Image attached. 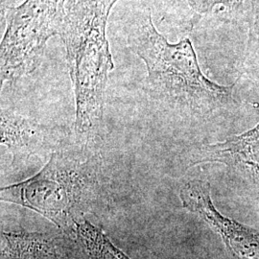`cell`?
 <instances>
[{
    "label": "cell",
    "instance_id": "cell-1",
    "mask_svg": "<svg viewBox=\"0 0 259 259\" xmlns=\"http://www.w3.org/2000/svg\"><path fill=\"white\" fill-rule=\"evenodd\" d=\"M131 49L145 63L149 95L184 114L207 116L233 102V88L220 85L202 72L188 38L170 44L155 27L151 13L139 17L128 35Z\"/></svg>",
    "mask_w": 259,
    "mask_h": 259
},
{
    "label": "cell",
    "instance_id": "cell-2",
    "mask_svg": "<svg viewBox=\"0 0 259 259\" xmlns=\"http://www.w3.org/2000/svg\"><path fill=\"white\" fill-rule=\"evenodd\" d=\"M111 9L104 0H69L60 37L76 101L75 132L96 138L104 120V97L114 65L106 35Z\"/></svg>",
    "mask_w": 259,
    "mask_h": 259
},
{
    "label": "cell",
    "instance_id": "cell-3",
    "mask_svg": "<svg viewBox=\"0 0 259 259\" xmlns=\"http://www.w3.org/2000/svg\"><path fill=\"white\" fill-rule=\"evenodd\" d=\"M98 156L84 149H57L35 176L1 188L2 202L19 204L47 217L65 232H76L96 197Z\"/></svg>",
    "mask_w": 259,
    "mask_h": 259
},
{
    "label": "cell",
    "instance_id": "cell-4",
    "mask_svg": "<svg viewBox=\"0 0 259 259\" xmlns=\"http://www.w3.org/2000/svg\"><path fill=\"white\" fill-rule=\"evenodd\" d=\"M67 0H25L5 12L0 47L1 83L33 73L41 64L47 41L60 35Z\"/></svg>",
    "mask_w": 259,
    "mask_h": 259
},
{
    "label": "cell",
    "instance_id": "cell-5",
    "mask_svg": "<svg viewBox=\"0 0 259 259\" xmlns=\"http://www.w3.org/2000/svg\"><path fill=\"white\" fill-rule=\"evenodd\" d=\"M183 206L198 215L222 237L234 259H259V231L224 216L214 206L210 185L194 180L181 189Z\"/></svg>",
    "mask_w": 259,
    "mask_h": 259
},
{
    "label": "cell",
    "instance_id": "cell-6",
    "mask_svg": "<svg viewBox=\"0 0 259 259\" xmlns=\"http://www.w3.org/2000/svg\"><path fill=\"white\" fill-rule=\"evenodd\" d=\"M55 132L50 127L15 112L1 111V144L13 155V162L27 159L54 145Z\"/></svg>",
    "mask_w": 259,
    "mask_h": 259
},
{
    "label": "cell",
    "instance_id": "cell-7",
    "mask_svg": "<svg viewBox=\"0 0 259 259\" xmlns=\"http://www.w3.org/2000/svg\"><path fill=\"white\" fill-rule=\"evenodd\" d=\"M200 158L192 165L202 162H221L238 169L250 181L259 185V124L240 136L202 149Z\"/></svg>",
    "mask_w": 259,
    "mask_h": 259
},
{
    "label": "cell",
    "instance_id": "cell-8",
    "mask_svg": "<svg viewBox=\"0 0 259 259\" xmlns=\"http://www.w3.org/2000/svg\"><path fill=\"white\" fill-rule=\"evenodd\" d=\"M1 259H70L62 236L38 232H1Z\"/></svg>",
    "mask_w": 259,
    "mask_h": 259
},
{
    "label": "cell",
    "instance_id": "cell-9",
    "mask_svg": "<svg viewBox=\"0 0 259 259\" xmlns=\"http://www.w3.org/2000/svg\"><path fill=\"white\" fill-rule=\"evenodd\" d=\"M75 233L93 259H130L112 245L100 229L85 219L77 225Z\"/></svg>",
    "mask_w": 259,
    "mask_h": 259
},
{
    "label": "cell",
    "instance_id": "cell-10",
    "mask_svg": "<svg viewBox=\"0 0 259 259\" xmlns=\"http://www.w3.org/2000/svg\"><path fill=\"white\" fill-rule=\"evenodd\" d=\"M249 36L245 51V65L250 74L259 80V0L248 1Z\"/></svg>",
    "mask_w": 259,
    "mask_h": 259
},
{
    "label": "cell",
    "instance_id": "cell-11",
    "mask_svg": "<svg viewBox=\"0 0 259 259\" xmlns=\"http://www.w3.org/2000/svg\"><path fill=\"white\" fill-rule=\"evenodd\" d=\"M244 0H188L189 7L199 15H203L212 11L217 5H223L228 8L240 6Z\"/></svg>",
    "mask_w": 259,
    "mask_h": 259
},
{
    "label": "cell",
    "instance_id": "cell-12",
    "mask_svg": "<svg viewBox=\"0 0 259 259\" xmlns=\"http://www.w3.org/2000/svg\"><path fill=\"white\" fill-rule=\"evenodd\" d=\"M106 2V4L112 9L113 5L118 1V0H104ZM163 3L165 4V6L168 8H171L173 10H180L182 9L185 4H188V0H162ZM189 6V4H188Z\"/></svg>",
    "mask_w": 259,
    "mask_h": 259
}]
</instances>
